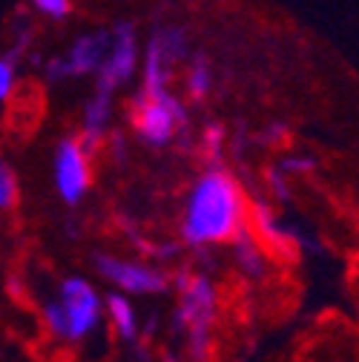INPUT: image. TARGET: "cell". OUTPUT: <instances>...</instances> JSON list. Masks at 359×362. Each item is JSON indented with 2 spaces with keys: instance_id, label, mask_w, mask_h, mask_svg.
I'll use <instances>...</instances> for the list:
<instances>
[{
  "instance_id": "cell-7",
  "label": "cell",
  "mask_w": 359,
  "mask_h": 362,
  "mask_svg": "<svg viewBox=\"0 0 359 362\" xmlns=\"http://www.w3.org/2000/svg\"><path fill=\"white\" fill-rule=\"evenodd\" d=\"M98 267L104 270L107 279H112L121 291L129 293H158L167 285L158 270H150L144 264H132L121 259H98Z\"/></svg>"
},
{
  "instance_id": "cell-4",
  "label": "cell",
  "mask_w": 359,
  "mask_h": 362,
  "mask_svg": "<svg viewBox=\"0 0 359 362\" xmlns=\"http://www.w3.org/2000/svg\"><path fill=\"white\" fill-rule=\"evenodd\" d=\"M61 305L66 313V339H81L98 322V296L83 279H66L61 288Z\"/></svg>"
},
{
  "instance_id": "cell-1",
  "label": "cell",
  "mask_w": 359,
  "mask_h": 362,
  "mask_svg": "<svg viewBox=\"0 0 359 362\" xmlns=\"http://www.w3.org/2000/svg\"><path fill=\"white\" fill-rule=\"evenodd\" d=\"M247 224V202L239 181L224 173H204L187 199L184 213V239L190 245H216L230 242Z\"/></svg>"
},
{
  "instance_id": "cell-2",
  "label": "cell",
  "mask_w": 359,
  "mask_h": 362,
  "mask_svg": "<svg viewBox=\"0 0 359 362\" xmlns=\"http://www.w3.org/2000/svg\"><path fill=\"white\" fill-rule=\"evenodd\" d=\"M182 124V107L178 101L161 89V93H144L136 101V127L153 144H167L175 127Z\"/></svg>"
},
{
  "instance_id": "cell-13",
  "label": "cell",
  "mask_w": 359,
  "mask_h": 362,
  "mask_svg": "<svg viewBox=\"0 0 359 362\" xmlns=\"http://www.w3.org/2000/svg\"><path fill=\"white\" fill-rule=\"evenodd\" d=\"M47 322L55 331V337H66V313H64V305L61 302H55V305L47 308Z\"/></svg>"
},
{
  "instance_id": "cell-15",
  "label": "cell",
  "mask_w": 359,
  "mask_h": 362,
  "mask_svg": "<svg viewBox=\"0 0 359 362\" xmlns=\"http://www.w3.org/2000/svg\"><path fill=\"white\" fill-rule=\"evenodd\" d=\"M12 93V64L0 61V101Z\"/></svg>"
},
{
  "instance_id": "cell-6",
  "label": "cell",
  "mask_w": 359,
  "mask_h": 362,
  "mask_svg": "<svg viewBox=\"0 0 359 362\" xmlns=\"http://www.w3.org/2000/svg\"><path fill=\"white\" fill-rule=\"evenodd\" d=\"M55 178H58V193L72 204L78 202L89 187V167L86 153L78 141H64L55 156Z\"/></svg>"
},
{
  "instance_id": "cell-5",
  "label": "cell",
  "mask_w": 359,
  "mask_h": 362,
  "mask_svg": "<svg viewBox=\"0 0 359 362\" xmlns=\"http://www.w3.org/2000/svg\"><path fill=\"white\" fill-rule=\"evenodd\" d=\"M247 230L253 233V239L261 245L264 253L285 262L296 256V239L290 236V230L282 228L279 218L271 213V207H264L261 202L247 204Z\"/></svg>"
},
{
  "instance_id": "cell-12",
  "label": "cell",
  "mask_w": 359,
  "mask_h": 362,
  "mask_svg": "<svg viewBox=\"0 0 359 362\" xmlns=\"http://www.w3.org/2000/svg\"><path fill=\"white\" fill-rule=\"evenodd\" d=\"M190 89H193V95H204L207 89H210V69L207 64H196L193 72H190Z\"/></svg>"
},
{
  "instance_id": "cell-11",
  "label": "cell",
  "mask_w": 359,
  "mask_h": 362,
  "mask_svg": "<svg viewBox=\"0 0 359 362\" xmlns=\"http://www.w3.org/2000/svg\"><path fill=\"white\" fill-rule=\"evenodd\" d=\"M15 196H18L15 175H12V170L6 167V161L0 158V207H9V204H15Z\"/></svg>"
},
{
  "instance_id": "cell-8",
  "label": "cell",
  "mask_w": 359,
  "mask_h": 362,
  "mask_svg": "<svg viewBox=\"0 0 359 362\" xmlns=\"http://www.w3.org/2000/svg\"><path fill=\"white\" fill-rule=\"evenodd\" d=\"M132 69H136V37L126 23H121L115 29V40H112V52L104 58V72H101V83L107 86H118L124 83Z\"/></svg>"
},
{
  "instance_id": "cell-3",
  "label": "cell",
  "mask_w": 359,
  "mask_h": 362,
  "mask_svg": "<svg viewBox=\"0 0 359 362\" xmlns=\"http://www.w3.org/2000/svg\"><path fill=\"white\" fill-rule=\"evenodd\" d=\"M216 313V293L210 288L207 279L196 276L190 282H184L182 291V316L190 325V337H193V351L199 359H204L207 351V334H210V322Z\"/></svg>"
},
{
  "instance_id": "cell-10",
  "label": "cell",
  "mask_w": 359,
  "mask_h": 362,
  "mask_svg": "<svg viewBox=\"0 0 359 362\" xmlns=\"http://www.w3.org/2000/svg\"><path fill=\"white\" fill-rule=\"evenodd\" d=\"M110 316L126 339L136 337V313H132V305L124 296H110Z\"/></svg>"
},
{
  "instance_id": "cell-9",
  "label": "cell",
  "mask_w": 359,
  "mask_h": 362,
  "mask_svg": "<svg viewBox=\"0 0 359 362\" xmlns=\"http://www.w3.org/2000/svg\"><path fill=\"white\" fill-rule=\"evenodd\" d=\"M107 47H110V37L107 32H98V35H86L81 37L72 52L66 55V61L61 66H55V75H81V72H93L95 66L104 64L107 58Z\"/></svg>"
},
{
  "instance_id": "cell-14",
  "label": "cell",
  "mask_w": 359,
  "mask_h": 362,
  "mask_svg": "<svg viewBox=\"0 0 359 362\" xmlns=\"http://www.w3.org/2000/svg\"><path fill=\"white\" fill-rule=\"evenodd\" d=\"M35 6L47 12L49 18H64L69 12V0H35Z\"/></svg>"
}]
</instances>
